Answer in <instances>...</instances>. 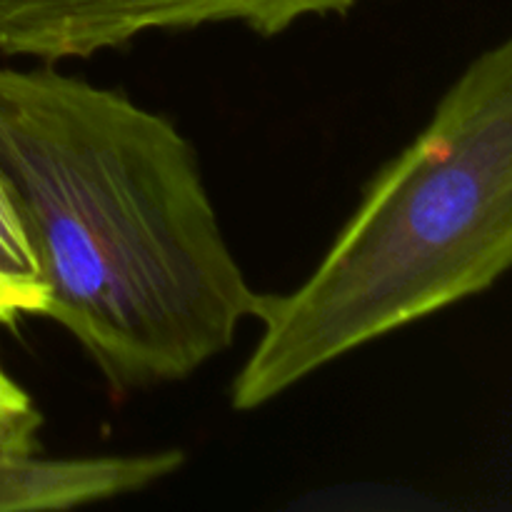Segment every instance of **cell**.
Returning <instances> with one entry per match:
<instances>
[{
    "mask_svg": "<svg viewBox=\"0 0 512 512\" xmlns=\"http://www.w3.org/2000/svg\"><path fill=\"white\" fill-rule=\"evenodd\" d=\"M0 173L48 285L43 318L113 390L188 380L258 318L198 150L165 115L50 63L0 68Z\"/></svg>",
    "mask_w": 512,
    "mask_h": 512,
    "instance_id": "cell-1",
    "label": "cell"
},
{
    "mask_svg": "<svg viewBox=\"0 0 512 512\" xmlns=\"http://www.w3.org/2000/svg\"><path fill=\"white\" fill-rule=\"evenodd\" d=\"M48 285L20 220L8 183L0 173V323L45 315Z\"/></svg>",
    "mask_w": 512,
    "mask_h": 512,
    "instance_id": "cell-4",
    "label": "cell"
},
{
    "mask_svg": "<svg viewBox=\"0 0 512 512\" xmlns=\"http://www.w3.org/2000/svg\"><path fill=\"white\" fill-rule=\"evenodd\" d=\"M363 0H0V53L58 65L118 50L145 33L238 23L275 38Z\"/></svg>",
    "mask_w": 512,
    "mask_h": 512,
    "instance_id": "cell-3",
    "label": "cell"
},
{
    "mask_svg": "<svg viewBox=\"0 0 512 512\" xmlns=\"http://www.w3.org/2000/svg\"><path fill=\"white\" fill-rule=\"evenodd\" d=\"M512 268V35L480 53L418 138L365 188L313 273L263 293L260 338L230 385L250 413Z\"/></svg>",
    "mask_w": 512,
    "mask_h": 512,
    "instance_id": "cell-2",
    "label": "cell"
},
{
    "mask_svg": "<svg viewBox=\"0 0 512 512\" xmlns=\"http://www.w3.org/2000/svg\"><path fill=\"white\" fill-rule=\"evenodd\" d=\"M43 425L30 395L0 368V453L35 450Z\"/></svg>",
    "mask_w": 512,
    "mask_h": 512,
    "instance_id": "cell-5",
    "label": "cell"
}]
</instances>
